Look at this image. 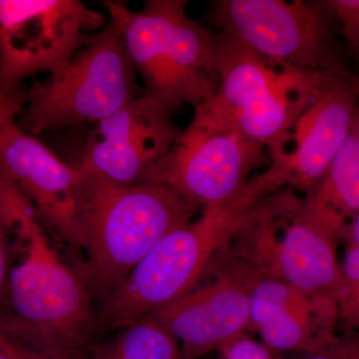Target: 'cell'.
Returning a JSON list of instances; mask_svg holds the SVG:
<instances>
[{"label":"cell","mask_w":359,"mask_h":359,"mask_svg":"<svg viewBox=\"0 0 359 359\" xmlns=\"http://www.w3.org/2000/svg\"><path fill=\"white\" fill-rule=\"evenodd\" d=\"M0 173L35 205L49 230L72 249L86 243L77 167L62 162L13 122L0 134Z\"/></svg>","instance_id":"obj_14"},{"label":"cell","mask_w":359,"mask_h":359,"mask_svg":"<svg viewBox=\"0 0 359 359\" xmlns=\"http://www.w3.org/2000/svg\"><path fill=\"white\" fill-rule=\"evenodd\" d=\"M137 78L121 33L108 18L65 67L33 85L16 123L29 135L95 124L143 95Z\"/></svg>","instance_id":"obj_6"},{"label":"cell","mask_w":359,"mask_h":359,"mask_svg":"<svg viewBox=\"0 0 359 359\" xmlns=\"http://www.w3.org/2000/svg\"><path fill=\"white\" fill-rule=\"evenodd\" d=\"M29 92L20 89L11 94L0 91V134L11 123L16 121L27 103Z\"/></svg>","instance_id":"obj_22"},{"label":"cell","mask_w":359,"mask_h":359,"mask_svg":"<svg viewBox=\"0 0 359 359\" xmlns=\"http://www.w3.org/2000/svg\"><path fill=\"white\" fill-rule=\"evenodd\" d=\"M334 299L261 278L250 295V328L269 348L309 354L337 337Z\"/></svg>","instance_id":"obj_15"},{"label":"cell","mask_w":359,"mask_h":359,"mask_svg":"<svg viewBox=\"0 0 359 359\" xmlns=\"http://www.w3.org/2000/svg\"><path fill=\"white\" fill-rule=\"evenodd\" d=\"M186 0H147L140 11L105 1L108 18L121 33L144 95L170 113L194 108L218 93L217 32L187 13Z\"/></svg>","instance_id":"obj_3"},{"label":"cell","mask_w":359,"mask_h":359,"mask_svg":"<svg viewBox=\"0 0 359 359\" xmlns=\"http://www.w3.org/2000/svg\"><path fill=\"white\" fill-rule=\"evenodd\" d=\"M323 4L334 20L349 58L355 62L359 54L358 0H323Z\"/></svg>","instance_id":"obj_19"},{"label":"cell","mask_w":359,"mask_h":359,"mask_svg":"<svg viewBox=\"0 0 359 359\" xmlns=\"http://www.w3.org/2000/svg\"><path fill=\"white\" fill-rule=\"evenodd\" d=\"M304 359H359V339L354 332L337 335V339Z\"/></svg>","instance_id":"obj_20"},{"label":"cell","mask_w":359,"mask_h":359,"mask_svg":"<svg viewBox=\"0 0 359 359\" xmlns=\"http://www.w3.org/2000/svg\"><path fill=\"white\" fill-rule=\"evenodd\" d=\"M106 23L78 0H0V91L58 72Z\"/></svg>","instance_id":"obj_11"},{"label":"cell","mask_w":359,"mask_h":359,"mask_svg":"<svg viewBox=\"0 0 359 359\" xmlns=\"http://www.w3.org/2000/svg\"><path fill=\"white\" fill-rule=\"evenodd\" d=\"M266 152L215 96L195 108L151 184L173 189L202 212L228 207L238 203L252 172L266 162Z\"/></svg>","instance_id":"obj_8"},{"label":"cell","mask_w":359,"mask_h":359,"mask_svg":"<svg viewBox=\"0 0 359 359\" xmlns=\"http://www.w3.org/2000/svg\"><path fill=\"white\" fill-rule=\"evenodd\" d=\"M90 342L83 359H179L178 342L150 316Z\"/></svg>","instance_id":"obj_17"},{"label":"cell","mask_w":359,"mask_h":359,"mask_svg":"<svg viewBox=\"0 0 359 359\" xmlns=\"http://www.w3.org/2000/svg\"><path fill=\"white\" fill-rule=\"evenodd\" d=\"M0 359H16L13 344L0 321Z\"/></svg>","instance_id":"obj_25"},{"label":"cell","mask_w":359,"mask_h":359,"mask_svg":"<svg viewBox=\"0 0 359 359\" xmlns=\"http://www.w3.org/2000/svg\"><path fill=\"white\" fill-rule=\"evenodd\" d=\"M344 236L318 218L304 196L280 189L241 215L226 255L261 278L335 302L340 278L337 247Z\"/></svg>","instance_id":"obj_4"},{"label":"cell","mask_w":359,"mask_h":359,"mask_svg":"<svg viewBox=\"0 0 359 359\" xmlns=\"http://www.w3.org/2000/svg\"><path fill=\"white\" fill-rule=\"evenodd\" d=\"M238 204L205 210L170 231L101 302L98 332H112L188 294L226 256L241 215Z\"/></svg>","instance_id":"obj_5"},{"label":"cell","mask_w":359,"mask_h":359,"mask_svg":"<svg viewBox=\"0 0 359 359\" xmlns=\"http://www.w3.org/2000/svg\"><path fill=\"white\" fill-rule=\"evenodd\" d=\"M342 242L346 243V252L340 263L335 304L339 320L354 332L359 325V215L347 224Z\"/></svg>","instance_id":"obj_18"},{"label":"cell","mask_w":359,"mask_h":359,"mask_svg":"<svg viewBox=\"0 0 359 359\" xmlns=\"http://www.w3.org/2000/svg\"><path fill=\"white\" fill-rule=\"evenodd\" d=\"M88 257L87 283L102 302L170 231L201 211L160 184L122 185L78 167Z\"/></svg>","instance_id":"obj_2"},{"label":"cell","mask_w":359,"mask_h":359,"mask_svg":"<svg viewBox=\"0 0 359 359\" xmlns=\"http://www.w3.org/2000/svg\"><path fill=\"white\" fill-rule=\"evenodd\" d=\"M8 337L13 344L16 359H71L50 349L26 344L20 340L14 339L9 335Z\"/></svg>","instance_id":"obj_23"},{"label":"cell","mask_w":359,"mask_h":359,"mask_svg":"<svg viewBox=\"0 0 359 359\" xmlns=\"http://www.w3.org/2000/svg\"><path fill=\"white\" fill-rule=\"evenodd\" d=\"M219 351L224 359H273L268 347L252 341L244 334L231 340Z\"/></svg>","instance_id":"obj_21"},{"label":"cell","mask_w":359,"mask_h":359,"mask_svg":"<svg viewBox=\"0 0 359 359\" xmlns=\"http://www.w3.org/2000/svg\"><path fill=\"white\" fill-rule=\"evenodd\" d=\"M304 199L318 218L344 233L349 222L358 216L359 118L316 190Z\"/></svg>","instance_id":"obj_16"},{"label":"cell","mask_w":359,"mask_h":359,"mask_svg":"<svg viewBox=\"0 0 359 359\" xmlns=\"http://www.w3.org/2000/svg\"><path fill=\"white\" fill-rule=\"evenodd\" d=\"M7 243L18 257L9 269L0 321L13 339L83 359L96 334L97 314L86 278L66 263L39 210L26 196L0 212Z\"/></svg>","instance_id":"obj_1"},{"label":"cell","mask_w":359,"mask_h":359,"mask_svg":"<svg viewBox=\"0 0 359 359\" xmlns=\"http://www.w3.org/2000/svg\"><path fill=\"white\" fill-rule=\"evenodd\" d=\"M215 278L150 314L171 335L182 356L199 359L250 328V295L259 280L244 263L224 256Z\"/></svg>","instance_id":"obj_12"},{"label":"cell","mask_w":359,"mask_h":359,"mask_svg":"<svg viewBox=\"0 0 359 359\" xmlns=\"http://www.w3.org/2000/svg\"><path fill=\"white\" fill-rule=\"evenodd\" d=\"M8 271V243L0 223V313L4 311L6 304Z\"/></svg>","instance_id":"obj_24"},{"label":"cell","mask_w":359,"mask_h":359,"mask_svg":"<svg viewBox=\"0 0 359 359\" xmlns=\"http://www.w3.org/2000/svg\"><path fill=\"white\" fill-rule=\"evenodd\" d=\"M179 359H188V358H184V356H182V354H181V356H180Z\"/></svg>","instance_id":"obj_26"},{"label":"cell","mask_w":359,"mask_h":359,"mask_svg":"<svg viewBox=\"0 0 359 359\" xmlns=\"http://www.w3.org/2000/svg\"><path fill=\"white\" fill-rule=\"evenodd\" d=\"M358 92L353 69L318 72L294 124L269 149L268 170L250 180L241 202L250 207L280 189L311 195L359 118Z\"/></svg>","instance_id":"obj_7"},{"label":"cell","mask_w":359,"mask_h":359,"mask_svg":"<svg viewBox=\"0 0 359 359\" xmlns=\"http://www.w3.org/2000/svg\"><path fill=\"white\" fill-rule=\"evenodd\" d=\"M180 133L171 113L143 94L95 123L78 167L122 185L151 184Z\"/></svg>","instance_id":"obj_13"},{"label":"cell","mask_w":359,"mask_h":359,"mask_svg":"<svg viewBox=\"0 0 359 359\" xmlns=\"http://www.w3.org/2000/svg\"><path fill=\"white\" fill-rule=\"evenodd\" d=\"M216 98L250 140L266 151L287 134L318 73L275 62L224 32H217Z\"/></svg>","instance_id":"obj_10"},{"label":"cell","mask_w":359,"mask_h":359,"mask_svg":"<svg viewBox=\"0 0 359 359\" xmlns=\"http://www.w3.org/2000/svg\"><path fill=\"white\" fill-rule=\"evenodd\" d=\"M207 18L275 62L309 71L353 69L323 0H216Z\"/></svg>","instance_id":"obj_9"}]
</instances>
